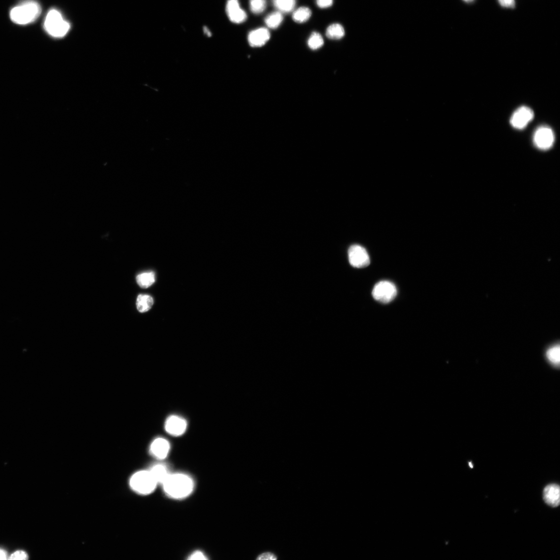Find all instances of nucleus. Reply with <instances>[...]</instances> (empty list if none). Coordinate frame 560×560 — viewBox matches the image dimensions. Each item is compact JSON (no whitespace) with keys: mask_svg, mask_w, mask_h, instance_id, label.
<instances>
[{"mask_svg":"<svg viewBox=\"0 0 560 560\" xmlns=\"http://www.w3.org/2000/svg\"><path fill=\"white\" fill-rule=\"evenodd\" d=\"M161 485L167 497L177 500L188 498L194 488L192 478L182 473L170 474Z\"/></svg>","mask_w":560,"mask_h":560,"instance_id":"1","label":"nucleus"},{"mask_svg":"<svg viewBox=\"0 0 560 560\" xmlns=\"http://www.w3.org/2000/svg\"><path fill=\"white\" fill-rule=\"evenodd\" d=\"M41 13V7L34 1H28L16 6L10 12L12 21L19 25H27L35 21Z\"/></svg>","mask_w":560,"mask_h":560,"instance_id":"2","label":"nucleus"},{"mask_svg":"<svg viewBox=\"0 0 560 560\" xmlns=\"http://www.w3.org/2000/svg\"><path fill=\"white\" fill-rule=\"evenodd\" d=\"M44 26L48 34L54 38H62L69 31L70 23L64 19L58 10L52 9L47 13Z\"/></svg>","mask_w":560,"mask_h":560,"instance_id":"3","label":"nucleus"},{"mask_svg":"<svg viewBox=\"0 0 560 560\" xmlns=\"http://www.w3.org/2000/svg\"><path fill=\"white\" fill-rule=\"evenodd\" d=\"M130 486L136 493L143 496L152 493L158 483L150 470H140L134 474L130 480Z\"/></svg>","mask_w":560,"mask_h":560,"instance_id":"4","label":"nucleus"},{"mask_svg":"<svg viewBox=\"0 0 560 560\" xmlns=\"http://www.w3.org/2000/svg\"><path fill=\"white\" fill-rule=\"evenodd\" d=\"M397 289L394 284L387 281L379 282L373 288L372 295L377 301L384 304L391 303L397 295Z\"/></svg>","mask_w":560,"mask_h":560,"instance_id":"5","label":"nucleus"},{"mask_svg":"<svg viewBox=\"0 0 560 560\" xmlns=\"http://www.w3.org/2000/svg\"><path fill=\"white\" fill-rule=\"evenodd\" d=\"M533 141L536 147L541 150L550 149L555 142L553 130L547 126L540 127L534 133Z\"/></svg>","mask_w":560,"mask_h":560,"instance_id":"6","label":"nucleus"},{"mask_svg":"<svg viewBox=\"0 0 560 560\" xmlns=\"http://www.w3.org/2000/svg\"><path fill=\"white\" fill-rule=\"evenodd\" d=\"M348 261L352 266L362 269L370 264V258L366 249L359 245H353L348 249Z\"/></svg>","mask_w":560,"mask_h":560,"instance_id":"7","label":"nucleus"},{"mask_svg":"<svg viewBox=\"0 0 560 560\" xmlns=\"http://www.w3.org/2000/svg\"><path fill=\"white\" fill-rule=\"evenodd\" d=\"M534 116V112L530 108L521 107L518 108L511 116L510 124L515 128L522 129L532 120Z\"/></svg>","mask_w":560,"mask_h":560,"instance_id":"8","label":"nucleus"},{"mask_svg":"<svg viewBox=\"0 0 560 560\" xmlns=\"http://www.w3.org/2000/svg\"><path fill=\"white\" fill-rule=\"evenodd\" d=\"M188 427L186 421L180 416H171L166 420L165 428L166 432L174 436L182 435Z\"/></svg>","mask_w":560,"mask_h":560,"instance_id":"9","label":"nucleus"},{"mask_svg":"<svg viewBox=\"0 0 560 560\" xmlns=\"http://www.w3.org/2000/svg\"><path fill=\"white\" fill-rule=\"evenodd\" d=\"M226 10L229 19L233 23H241L247 19V15L244 10L241 9L238 0H228Z\"/></svg>","mask_w":560,"mask_h":560,"instance_id":"10","label":"nucleus"},{"mask_svg":"<svg viewBox=\"0 0 560 560\" xmlns=\"http://www.w3.org/2000/svg\"><path fill=\"white\" fill-rule=\"evenodd\" d=\"M170 448L169 442L164 438H157L150 445L152 455L158 460H164L168 456Z\"/></svg>","mask_w":560,"mask_h":560,"instance_id":"11","label":"nucleus"},{"mask_svg":"<svg viewBox=\"0 0 560 560\" xmlns=\"http://www.w3.org/2000/svg\"><path fill=\"white\" fill-rule=\"evenodd\" d=\"M270 38L269 30L265 28H261L250 32L248 41L251 47H258L264 45Z\"/></svg>","mask_w":560,"mask_h":560,"instance_id":"12","label":"nucleus"},{"mask_svg":"<svg viewBox=\"0 0 560 560\" xmlns=\"http://www.w3.org/2000/svg\"><path fill=\"white\" fill-rule=\"evenodd\" d=\"M543 498L546 504L553 507H557L560 502V488L557 484L547 485L543 492Z\"/></svg>","mask_w":560,"mask_h":560,"instance_id":"13","label":"nucleus"},{"mask_svg":"<svg viewBox=\"0 0 560 560\" xmlns=\"http://www.w3.org/2000/svg\"><path fill=\"white\" fill-rule=\"evenodd\" d=\"M149 470L158 484L163 483L171 474L167 466L162 463L154 465Z\"/></svg>","mask_w":560,"mask_h":560,"instance_id":"14","label":"nucleus"},{"mask_svg":"<svg viewBox=\"0 0 560 560\" xmlns=\"http://www.w3.org/2000/svg\"><path fill=\"white\" fill-rule=\"evenodd\" d=\"M154 304L153 298L148 295H139L136 299V308L138 311L144 313L149 311Z\"/></svg>","mask_w":560,"mask_h":560,"instance_id":"15","label":"nucleus"},{"mask_svg":"<svg viewBox=\"0 0 560 560\" xmlns=\"http://www.w3.org/2000/svg\"><path fill=\"white\" fill-rule=\"evenodd\" d=\"M296 0H272L274 6L281 13H289L293 11Z\"/></svg>","mask_w":560,"mask_h":560,"instance_id":"16","label":"nucleus"},{"mask_svg":"<svg viewBox=\"0 0 560 560\" xmlns=\"http://www.w3.org/2000/svg\"><path fill=\"white\" fill-rule=\"evenodd\" d=\"M137 285L142 289H147L153 285L155 281V273L153 272H144L136 277Z\"/></svg>","mask_w":560,"mask_h":560,"instance_id":"17","label":"nucleus"},{"mask_svg":"<svg viewBox=\"0 0 560 560\" xmlns=\"http://www.w3.org/2000/svg\"><path fill=\"white\" fill-rule=\"evenodd\" d=\"M345 34L344 27L338 23L330 25L326 32L327 37L331 39H339L343 38Z\"/></svg>","mask_w":560,"mask_h":560,"instance_id":"18","label":"nucleus"},{"mask_svg":"<svg viewBox=\"0 0 560 560\" xmlns=\"http://www.w3.org/2000/svg\"><path fill=\"white\" fill-rule=\"evenodd\" d=\"M283 20L282 14L278 11L273 12L267 16L265 22L268 27L270 29H277Z\"/></svg>","mask_w":560,"mask_h":560,"instance_id":"19","label":"nucleus"},{"mask_svg":"<svg viewBox=\"0 0 560 560\" xmlns=\"http://www.w3.org/2000/svg\"><path fill=\"white\" fill-rule=\"evenodd\" d=\"M311 14V11L309 8L301 7L294 12L292 18H293L294 21L301 23L309 20Z\"/></svg>","mask_w":560,"mask_h":560,"instance_id":"20","label":"nucleus"},{"mask_svg":"<svg viewBox=\"0 0 560 560\" xmlns=\"http://www.w3.org/2000/svg\"><path fill=\"white\" fill-rule=\"evenodd\" d=\"M324 44V39L318 32H313L308 40V45L311 50L319 49Z\"/></svg>","mask_w":560,"mask_h":560,"instance_id":"21","label":"nucleus"},{"mask_svg":"<svg viewBox=\"0 0 560 560\" xmlns=\"http://www.w3.org/2000/svg\"><path fill=\"white\" fill-rule=\"evenodd\" d=\"M266 5V0H250V10L251 12L255 14L264 12Z\"/></svg>","mask_w":560,"mask_h":560,"instance_id":"22","label":"nucleus"},{"mask_svg":"<svg viewBox=\"0 0 560 560\" xmlns=\"http://www.w3.org/2000/svg\"><path fill=\"white\" fill-rule=\"evenodd\" d=\"M560 348L559 346L553 347L547 352V357L549 361L555 365H559L560 361Z\"/></svg>","mask_w":560,"mask_h":560,"instance_id":"23","label":"nucleus"},{"mask_svg":"<svg viewBox=\"0 0 560 560\" xmlns=\"http://www.w3.org/2000/svg\"><path fill=\"white\" fill-rule=\"evenodd\" d=\"M9 560H25L28 559V556L25 551L22 550L16 551L10 558Z\"/></svg>","mask_w":560,"mask_h":560,"instance_id":"24","label":"nucleus"},{"mask_svg":"<svg viewBox=\"0 0 560 560\" xmlns=\"http://www.w3.org/2000/svg\"><path fill=\"white\" fill-rule=\"evenodd\" d=\"M277 555L271 553V552H265L257 557V560H277Z\"/></svg>","mask_w":560,"mask_h":560,"instance_id":"25","label":"nucleus"},{"mask_svg":"<svg viewBox=\"0 0 560 560\" xmlns=\"http://www.w3.org/2000/svg\"><path fill=\"white\" fill-rule=\"evenodd\" d=\"M189 559L191 560H207L208 558L205 554L204 553H202V551H196L193 552V553L190 556Z\"/></svg>","mask_w":560,"mask_h":560,"instance_id":"26","label":"nucleus"},{"mask_svg":"<svg viewBox=\"0 0 560 560\" xmlns=\"http://www.w3.org/2000/svg\"><path fill=\"white\" fill-rule=\"evenodd\" d=\"M333 3V0H316V4L321 9H326L330 7Z\"/></svg>","mask_w":560,"mask_h":560,"instance_id":"27","label":"nucleus"},{"mask_svg":"<svg viewBox=\"0 0 560 560\" xmlns=\"http://www.w3.org/2000/svg\"><path fill=\"white\" fill-rule=\"evenodd\" d=\"M500 4L503 7L511 8L514 9L515 7V0H498Z\"/></svg>","mask_w":560,"mask_h":560,"instance_id":"28","label":"nucleus"},{"mask_svg":"<svg viewBox=\"0 0 560 560\" xmlns=\"http://www.w3.org/2000/svg\"><path fill=\"white\" fill-rule=\"evenodd\" d=\"M9 558H7V554L6 551L1 548H0V560H6Z\"/></svg>","mask_w":560,"mask_h":560,"instance_id":"29","label":"nucleus"},{"mask_svg":"<svg viewBox=\"0 0 560 560\" xmlns=\"http://www.w3.org/2000/svg\"><path fill=\"white\" fill-rule=\"evenodd\" d=\"M204 30L205 34L206 35H207V36L208 37H212V33H211V32L210 31V30H209V29L207 27H205L204 28Z\"/></svg>","mask_w":560,"mask_h":560,"instance_id":"30","label":"nucleus"},{"mask_svg":"<svg viewBox=\"0 0 560 560\" xmlns=\"http://www.w3.org/2000/svg\"><path fill=\"white\" fill-rule=\"evenodd\" d=\"M463 1L467 3H471L473 2L474 0H463Z\"/></svg>","mask_w":560,"mask_h":560,"instance_id":"31","label":"nucleus"},{"mask_svg":"<svg viewBox=\"0 0 560 560\" xmlns=\"http://www.w3.org/2000/svg\"><path fill=\"white\" fill-rule=\"evenodd\" d=\"M469 466H470V467H471V468H473L474 466H473V464H472V463H471V462H469Z\"/></svg>","mask_w":560,"mask_h":560,"instance_id":"32","label":"nucleus"}]
</instances>
